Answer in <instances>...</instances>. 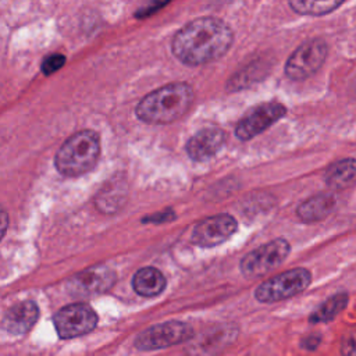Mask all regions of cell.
<instances>
[{
	"mask_svg": "<svg viewBox=\"0 0 356 356\" xmlns=\"http://www.w3.org/2000/svg\"><path fill=\"white\" fill-rule=\"evenodd\" d=\"M231 28L216 17L196 18L172 38V54L186 65H203L222 57L232 44Z\"/></svg>",
	"mask_w": 356,
	"mask_h": 356,
	"instance_id": "6da1fadb",
	"label": "cell"
},
{
	"mask_svg": "<svg viewBox=\"0 0 356 356\" xmlns=\"http://www.w3.org/2000/svg\"><path fill=\"white\" fill-rule=\"evenodd\" d=\"M193 89L186 82H172L146 95L136 106V117L146 124H170L191 107Z\"/></svg>",
	"mask_w": 356,
	"mask_h": 356,
	"instance_id": "7a4b0ae2",
	"label": "cell"
},
{
	"mask_svg": "<svg viewBox=\"0 0 356 356\" xmlns=\"http://www.w3.org/2000/svg\"><path fill=\"white\" fill-rule=\"evenodd\" d=\"M100 139L95 131L83 129L71 135L57 150L54 165L64 177H79L97 164Z\"/></svg>",
	"mask_w": 356,
	"mask_h": 356,
	"instance_id": "3957f363",
	"label": "cell"
},
{
	"mask_svg": "<svg viewBox=\"0 0 356 356\" xmlns=\"http://www.w3.org/2000/svg\"><path fill=\"white\" fill-rule=\"evenodd\" d=\"M310 282V271L303 267H296L261 282L254 291V298L261 303L280 302L303 292Z\"/></svg>",
	"mask_w": 356,
	"mask_h": 356,
	"instance_id": "277c9868",
	"label": "cell"
},
{
	"mask_svg": "<svg viewBox=\"0 0 356 356\" xmlns=\"http://www.w3.org/2000/svg\"><path fill=\"white\" fill-rule=\"evenodd\" d=\"M291 246L282 238L273 239L254 250L249 252L241 260V271L245 277H260L278 267L289 254Z\"/></svg>",
	"mask_w": 356,
	"mask_h": 356,
	"instance_id": "5b68a950",
	"label": "cell"
},
{
	"mask_svg": "<svg viewBox=\"0 0 356 356\" xmlns=\"http://www.w3.org/2000/svg\"><path fill=\"white\" fill-rule=\"evenodd\" d=\"M327 43L323 39H310L302 43L286 60L285 74L293 81H302L320 70L327 58Z\"/></svg>",
	"mask_w": 356,
	"mask_h": 356,
	"instance_id": "8992f818",
	"label": "cell"
},
{
	"mask_svg": "<svg viewBox=\"0 0 356 356\" xmlns=\"http://www.w3.org/2000/svg\"><path fill=\"white\" fill-rule=\"evenodd\" d=\"M53 323L61 339H71L90 332L97 324V314L85 303H72L61 307Z\"/></svg>",
	"mask_w": 356,
	"mask_h": 356,
	"instance_id": "52a82bcc",
	"label": "cell"
},
{
	"mask_svg": "<svg viewBox=\"0 0 356 356\" xmlns=\"http://www.w3.org/2000/svg\"><path fill=\"white\" fill-rule=\"evenodd\" d=\"M192 337L193 330L189 324L182 321H165L140 332L135 339V346L140 350L161 349L189 341Z\"/></svg>",
	"mask_w": 356,
	"mask_h": 356,
	"instance_id": "ba28073f",
	"label": "cell"
},
{
	"mask_svg": "<svg viewBox=\"0 0 356 356\" xmlns=\"http://www.w3.org/2000/svg\"><path fill=\"white\" fill-rule=\"evenodd\" d=\"M286 114L284 104L278 102L261 103L252 108L243 118L239 120L235 128V135L241 140H249L256 135L270 128L275 121Z\"/></svg>",
	"mask_w": 356,
	"mask_h": 356,
	"instance_id": "9c48e42d",
	"label": "cell"
},
{
	"mask_svg": "<svg viewBox=\"0 0 356 356\" xmlns=\"http://www.w3.org/2000/svg\"><path fill=\"white\" fill-rule=\"evenodd\" d=\"M238 224L229 214H217L207 217L196 224L192 231V242L197 246H216L232 236Z\"/></svg>",
	"mask_w": 356,
	"mask_h": 356,
	"instance_id": "30bf717a",
	"label": "cell"
},
{
	"mask_svg": "<svg viewBox=\"0 0 356 356\" xmlns=\"http://www.w3.org/2000/svg\"><path fill=\"white\" fill-rule=\"evenodd\" d=\"M115 282V273L106 266H96L74 275L68 284V291L75 296H92L103 293Z\"/></svg>",
	"mask_w": 356,
	"mask_h": 356,
	"instance_id": "8fae6325",
	"label": "cell"
},
{
	"mask_svg": "<svg viewBox=\"0 0 356 356\" xmlns=\"http://www.w3.org/2000/svg\"><path fill=\"white\" fill-rule=\"evenodd\" d=\"M227 140L221 128L207 127L196 132L186 143V153L195 161H206L217 154Z\"/></svg>",
	"mask_w": 356,
	"mask_h": 356,
	"instance_id": "7c38bea8",
	"label": "cell"
},
{
	"mask_svg": "<svg viewBox=\"0 0 356 356\" xmlns=\"http://www.w3.org/2000/svg\"><path fill=\"white\" fill-rule=\"evenodd\" d=\"M39 317V309L32 300H22L11 307L3 316V330L11 335H22L28 332Z\"/></svg>",
	"mask_w": 356,
	"mask_h": 356,
	"instance_id": "4fadbf2b",
	"label": "cell"
},
{
	"mask_svg": "<svg viewBox=\"0 0 356 356\" xmlns=\"http://www.w3.org/2000/svg\"><path fill=\"white\" fill-rule=\"evenodd\" d=\"M335 206L337 202L331 193H318L302 202L296 209V214L303 222H317L328 217Z\"/></svg>",
	"mask_w": 356,
	"mask_h": 356,
	"instance_id": "5bb4252c",
	"label": "cell"
},
{
	"mask_svg": "<svg viewBox=\"0 0 356 356\" xmlns=\"http://www.w3.org/2000/svg\"><path fill=\"white\" fill-rule=\"evenodd\" d=\"M134 291L146 298L161 293L165 288V277L154 267H143L138 270L132 278Z\"/></svg>",
	"mask_w": 356,
	"mask_h": 356,
	"instance_id": "9a60e30c",
	"label": "cell"
},
{
	"mask_svg": "<svg viewBox=\"0 0 356 356\" xmlns=\"http://www.w3.org/2000/svg\"><path fill=\"white\" fill-rule=\"evenodd\" d=\"M324 181L331 189H345L356 184V159H342L331 164L325 174Z\"/></svg>",
	"mask_w": 356,
	"mask_h": 356,
	"instance_id": "2e32d148",
	"label": "cell"
},
{
	"mask_svg": "<svg viewBox=\"0 0 356 356\" xmlns=\"http://www.w3.org/2000/svg\"><path fill=\"white\" fill-rule=\"evenodd\" d=\"M232 338V330H214L207 332L206 335L199 337V339L193 341L189 346L192 356H214L221 348L225 346Z\"/></svg>",
	"mask_w": 356,
	"mask_h": 356,
	"instance_id": "e0dca14e",
	"label": "cell"
},
{
	"mask_svg": "<svg viewBox=\"0 0 356 356\" xmlns=\"http://www.w3.org/2000/svg\"><path fill=\"white\" fill-rule=\"evenodd\" d=\"M348 303V295L346 293H335L334 296L328 298L324 303H321L312 314H310V323H325L332 320L335 316H338Z\"/></svg>",
	"mask_w": 356,
	"mask_h": 356,
	"instance_id": "ac0fdd59",
	"label": "cell"
},
{
	"mask_svg": "<svg viewBox=\"0 0 356 356\" xmlns=\"http://www.w3.org/2000/svg\"><path fill=\"white\" fill-rule=\"evenodd\" d=\"M342 6V1H289V7L303 15H324Z\"/></svg>",
	"mask_w": 356,
	"mask_h": 356,
	"instance_id": "d6986e66",
	"label": "cell"
},
{
	"mask_svg": "<svg viewBox=\"0 0 356 356\" xmlns=\"http://www.w3.org/2000/svg\"><path fill=\"white\" fill-rule=\"evenodd\" d=\"M122 192H125V189H122L121 185L115 186L113 182V189H103L102 193L99 192L97 197H96V206L99 210H102L103 213H114L117 209L121 207L124 196Z\"/></svg>",
	"mask_w": 356,
	"mask_h": 356,
	"instance_id": "ffe728a7",
	"label": "cell"
},
{
	"mask_svg": "<svg viewBox=\"0 0 356 356\" xmlns=\"http://www.w3.org/2000/svg\"><path fill=\"white\" fill-rule=\"evenodd\" d=\"M65 63V57L63 54H49L43 61H42V72L44 75H51L53 72L58 71Z\"/></svg>",
	"mask_w": 356,
	"mask_h": 356,
	"instance_id": "44dd1931",
	"label": "cell"
},
{
	"mask_svg": "<svg viewBox=\"0 0 356 356\" xmlns=\"http://www.w3.org/2000/svg\"><path fill=\"white\" fill-rule=\"evenodd\" d=\"M341 350L343 356H356V327L349 328L343 335Z\"/></svg>",
	"mask_w": 356,
	"mask_h": 356,
	"instance_id": "7402d4cb",
	"label": "cell"
},
{
	"mask_svg": "<svg viewBox=\"0 0 356 356\" xmlns=\"http://www.w3.org/2000/svg\"><path fill=\"white\" fill-rule=\"evenodd\" d=\"M175 218V214L171 209L168 210H164V211H160L157 214H152V216H147V217H143L142 221L143 222H153V224H161V222H167V221H171Z\"/></svg>",
	"mask_w": 356,
	"mask_h": 356,
	"instance_id": "603a6c76",
	"label": "cell"
},
{
	"mask_svg": "<svg viewBox=\"0 0 356 356\" xmlns=\"http://www.w3.org/2000/svg\"><path fill=\"white\" fill-rule=\"evenodd\" d=\"M165 6V3H153V4H150L149 7H143V8H139L138 10V13H136V17L138 18H145V17H149L150 14H153V13H156L160 7H164Z\"/></svg>",
	"mask_w": 356,
	"mask_h": 356,
	"instance_id": "cb8c5ba5",
	"label": "cell"
},
{
	"mask_svg": "<svg viewBox=\"0 0 356 356\" xmlns=\"http://www.w3.org/2000/svg\"><path fill=\"white\" fill-rule=\"evenodd\" d=\"M317 345H318V337H309L303 342V346L307 349H314Z\"/></svg>",
	"mask_w": 356,
	"mask_h": 356,
	"instance_id": "d4e9b609",
	"label": "cell"
},
{
	"mask_svg": "<svg viewBox=\"0 0 356 356\" xmlns=\"http://www.w3.org/2000/svg\"><path fill=\"white\" fill-rule=\"evenodd\" d=\"M6 225H7V213L3 211V228H1V236L4 235L6 232Z\"/></svg>",
	"mask_w": 356,
	"mask_h": 356,
	"instance_id": "484cf974",
	"label": "cell"
}]
</instances>
